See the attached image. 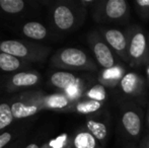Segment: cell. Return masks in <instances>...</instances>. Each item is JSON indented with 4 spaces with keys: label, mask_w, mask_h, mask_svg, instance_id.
<instances>
[{
    "label": "cell",
    "mask_w": 149,
    "mask_h": 148,
    "mask_svg": "<svg viewBox=\"0 0 149 148\" xmlns=\"http://www.w3.org/2000/svg\"><path fill=\"white\" fill-rule=\"evenodd\" d=\"M61 60L67 65L82 66L86 62V55L78 49L68 48L61 53Z\"/></svg>",
    "instance_id": "cell-1"
},
{
    "label": "cell",
    "mask_w": 149,
    "mask_h": 148,
    "mask_svg": "<svg viewBox=\"0 0 149 148\" xmlns=\"http://www.w3.org/2000/svg\"><path fill=\"white\" fill-rule=\"evenodd\" d=\"M94 55L96 57V60L104 68L110 69L114 67V57L111 52V50L108 48V46L104 43H97L94 46Z\"/></svg>",
    "instance_id": "cell-2"
},
{
    "label": "cell",
    "mask_w": 149,
    "mask_h": 148,
    "mask_svg": "<svg viewBox=\"0 0 149 148\" xmlns=\"http://www.w3.org/2000/svg\"><path fill=\"white\" fill-rule=\"evenodd\" d=\"M54 19L59 28L68 30L72 26L73 22H74V16L68 7L59 6L56 8L55 12H54Z\"/></svg>",
    "instance_id": "cell-3"
},
{
    "label": "cell",
    "mask_w": 149,
    "mask_h": 148,
    "mask_svg": "<svg viewBox=\"0 0 149 148\" xmlns=\"http://www.w3.org/2000/svg\"><path fill=\"white\" fill-rule=\"evenodd\" d=\"M122 122L127 130V132L132 136H137L140 132L141 128V123H140V118L138 115L134 112H127L124 114Z\"/></svg>",
    "instance_id": "cell-4"
},
{
    "label": "cell",
    "mask_w": 149,
    "mask_h": 148,
    "mask_svg": "<svg viewBox=\"0 0 149 148\" xmlns=\"http://www.w3.org/2000/svg\"><path fill=\"white\" fill-rule=\"evenodd\" d=\"M0 50L3 53L9 54L14 57H24L28 55V49L26 46L17 41H5L1 43Z\"/></svg>",
    "instance_id": "cell-5"
},
{
    "label": "cell",
    "mask_w": 149,
    "mask_h": 148,
    "mask_svg": "<svg viewBox=\"0 0 149 148\" xmlns=\"http://www.w3.org/2000/svg\"><path fill=\"white\" fill-rule=\"evenodd\" d=\"M51 81L55 86L63 89H68L74 83L77 82L74 75L69 72H56L52 75Z\"/></svg>",
    "instance_id": "cell-6"
},
{
    "label": "cell",
    "mask_w": 149,
    "mask_h": 148,
    "mask_svg": "<svg viewBox=\"0 0 149 148\" xmlns=\"http://www.w3.org/2000/svg\"><path fill=\"white\" fill-rule=\"evenodd\" d=\"M127 9L125 0H110L106 5V13L111 18H119L123 16Z\"/></svg>",
    "instance_id": "cell-7"
},
{
    "label": "cell",
    "mask_w": 149,
    "mask_h": 148,
    "mask_svg": "<svg viewBox=\"0 0 149 148\" xmlns=\"http://www.w3.org/2000/svg\"><path fill=\"white\" fill-rule=\"evenodd\" d=\"M146 47V40L143 34L138 33L133 37L130 45V55L134 58H140L143 55Z\"/></svg>",
    "instance_id": "cell-8"
},
{
    "label": "cell",
    "mask_w": 149,
    "mask_h": 148,
    "mask_svg": "<svg viewBox=\"0 0 149 148\" xmlns=\"http://www.w3.org/2000/svg\"><path fill=\"white\" fill-rule=\"evenodd\" d=\"M106 39L114 49L122 51L126 48V39L118 30H110L106 32Z\"/></svg>",
    "instance_id": "cell-9"
},
{
    "label": "cell",
    "mask_w": 149,
    "mask_h": 148,
    "mask_svg": "<svg viewBox=\"0 0 149 148\" xmlns=\"http://www.w3.org/2000/svg\"><path fill=\"white\" fill-rule=\"evenodd\" d=\"M24 34L26 37L36 40H42L46 37L47 31L39 22H28L24 26Z\"/></svg>",
    "instance_id": "cell-10"
},
{
    "label": "cell",
    "mask_w": 149,
    "mask_h": 148,
    "mask_svg": "<svg viewBox=\"0 0 149 148\" xmlns=\"http://www.w3.org/2000/svg\"><path fill=\"white\" fill-rule=\"evenodd\" d=\"M11 112L14 118L22 119L33 116L38 112V108L35 106H26L22 103H15L11 106Z\"/></svg>",
    "instance_id": "cell-11"
},
{
    "label": "cell",
    "mask_w": 149,
    "mask_h": 148,
    "mask_svg": "<svg viewBox=\"0 0 149 148\" xmlns=\"http://www.w3.org/2000/svg\"><path fill=\"white\" fill-rule=\"evenodd\" d=\"M39 77L36 74L29 73V72H20L13 76L12 82L16 86H30L38 82Z\"/></svg>",
    "instance_id": "cell-12"
},
{
    "label": "cell",
    "mask_w": 149,
    "mask_h": 148,
    "mask_svg": "<svg viewBox=\"0 0 149 148\" xmlns=\"http://www.w3.org/2000/svg\"><path fill=\"white\" fill-rule=\"evenodd\" d=\"M20 63L18 59L9 54H0V68L4 71H14L19 67Z\"/></svg>",
    "instance_id": "cell-13"
},
{
    "label": "cell",
    "mask_w": 149,
    "mask_h": 148,
    "mask_svg": "<svg viewBox=\"0 0 149 148\" xmlns=\"http://www.w3.org/2000/svg\"><path fill=\"white\" fill-rule=\"evenodd\" d=\"M76 148H95V139L90 133H79L74 140Z\"/></svg>",
    "instance_id": "cell-14"
},
{
    "label": "cell",
    "mask_w": 149,
    "mask_h": 148,
    "mask_svg": "<svg viewBox=\"0 0 149 148\" xmlns=\"http://www.w3.org/2000/svg\"><path fill=\"white\" fill-rule=\"evenodd\" d=\"M87 129L91 132V135L98 140H102L106 138L108 131H107V127L102 123H98L95 121H88L87 122Z\"/></svg>",
    "instance_id": "cell-15"
},
{
    "label": "cell",
    "mask_w": 149,
    "mask_h": 148,
    "mask_svg": "<svg viewBox=\"0 0 149 148\" xmlns=\"http://www.w3.org/2000/svg\"><path fill=\"white\" fill-rule=\"evenodd\" d=\"M0 6L6 12L16 13L22 10L24 3L22 0H0Z\"/></svg>",
    "instance_id": "cell-16"
},
{
    "label": "cell",
    "mask_w": 149,
    "mask_h": 148,
    "mask_svg": "<svg viewBox=\"0 0 149 148\" xmlns=\"http://www.w3.org/2000/svg\"><path fill=\"white\" fill-rule=\"evenodd\" d=\"M13 120V115L11 112V107L7 104L0 105V130L10 125Z\"/></svg>",
    "instance_id": "cell-17"
},
{
    "label": "cell",
    "mask_w": 149,
    "mask_h": 148,
    "mask_svg": "<svg viewBox=\"0 0 149 148\" xmlns=\"http://www.w3.org/2000/svg\"><path fill=\"white\" fill-rule=\"evenodd\" d=\"M137 83V77L134 73H128L123 77L121 81V86L124 92L131 93L135 89Z\"/></svg>",
    "instance_id": "cell-18"
},
{
    "label": "cell",
    "mask_w": 149,
    "mask_h": 148,
    "mask_svg": "<svg viewBox=\"0 0 149 148\" xmlns=\"http://www.w3.org/2000/svg\"><path fill=\"white\" fill-rule=\"evenodd\" d=\"M102 104L100 101H88L85 103L79 104L76 107V110L80 114H89V113H93L97 111L98 109H100Z\"/></svg>",
    "instance_id": "cell-19"
},
{
    "label": "cell",
    "mask_w": 149,
    "mask_h": 148,
    "mask_svg": "<svg viewBox=\"0 0 149 148\" xmlns=\"http://www.w3.org/2000/svg\"><path fill=\"white\" fill-rule=\"evenodd\" d=\"M46 104L50 108H58V109H61V108H64L68 105V99L62 94H54L46 99Z\"/></svg>",
    "instance_id": "cell-20"
},
{
    "label": "cell",
    "mask_w": 149,
    "mask_h": 148,
    "mask_svg": "<svg viewBox=\"0 0 149 148\" xmlns=\"http://www.w3.org/2000/svg\"><path fill=\"white\" fill-rule=\"evenodd\" d=\"M88 97H91L92 101H102L106 97V91L102 85H96L88 92Z\"/></svg>",
    "instance_id": "cell-21"
},
{
    "label": "cell",
    "mask_w": 149,
    "mask_h": 148,
    "mask_svg": "<svg viewBox=\"0 0 149 148\" xmlns=\"http://www.w3.org/2000/svg\"><path fill=\"white\" fill-rule=\"evenodd\" d=\"M11 139V135L9 133H3L2 135H0V148L4 147Z\"/></svg>",
    "instance_id": "cell-22"
},
{
    "label": "cell",
    "mask_w": 149,
    "mask_h": 148,
    "mask_svg": "<svg viewBox=\"0 0 149 148\" xmlns=\"http://www.w3.org/2000/svg\"><path fill=\"white\" fill-rule=\"evenodd\" d=\"M67 92H68V94L70 95V97H75V95L77 94V92H78V87H77V82L74 83V84L72 85V86H70L68 89H66Z\"/></svg>",
    "instance_id": "cell-23"
},
{
    "label": "cell",
    "mask_w": 149,
    "mask_h": 148,
    "mask_svg": "<svg viewBox=\"0 0 149 148\" xmlns=\"http://www.w3.org/2000/svg\"><path fill=\"white\" fill-rule=\"evenodd\" d=\"M137 3L140 6H143V7H147L149 6V0H138Z\"/></svg>",
    "instance_id": "cell-24"
},
{
    "label": "cell",
    "mask_w": 149,
    "mask_h": 148,
    "mask_svg": "<svg viewBox=\"0 0 149 148\" xmlns=\"http://www.w3.org/2000/svg\"><path fill=\"white\" fill-rule=\"evenodd\" d=\"M26 148H39V146L36 144H30L29 146H26Z\"/></svg>",
    "instance_id": "cell-25"
},
{
    "label": "cell",
    "mask_w": 149,
    "mask_h": 148,
    "mask_svg": "<svg viewBox=\"0 0 149 148\" xmlns=\"http://www.w3.org/2000/svg\"><path fill=\"white\" fill-rule=\"evenodd\" d=\"M148 122H149V117H148Z\"/></svg>",
    "instance_id": "cell-26"
}]
</instances>
